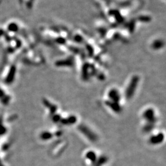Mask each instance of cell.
Masks as SVG:
<instances>
[{
    "label": "cell",
    "instance_id": "obj_1",
    "mask_svg": "<svg viewBox=\"0 0 166 166\" xmlns=\"http://www.w3.org/2000/svg\"><path fill=\"white\" fill-rule=\"evenodd\" d=\"M139 81H140V79L138 76H134L131 78L128 87L126 88L125 90V96L128 99H130L134 96L138 85Z\"/></svg>",
    "mask_w": 166,
    "mask_h": 166
},
{
    "label": "cell",
    "instance_id": "obj_2",
    "mask_svg": "<svg viewBox=\"0 0 166 166\" xmlns=\"http://www.w3.org/2000/svg\"><path fill=\"white\" fill-rule=\"evenodd\" d=\"M78 129L90 142H95L97 141V135L95 132H94V131L92 130L88 126H86L84 124L80 125L78 127Z\"/></svg>",
    "mask_w": 166,
    "mask_h": 166
},
{
    "label": "cell",
    "instance_id": "obj_3",
    "mask_svg": "<svg viewBox=\"0 0 166 166\" xmlns=\"http://www.w3.org/2000/svg\"><path fill=\"white\" fill-rule=\"evenodd\" d=\"M143 118L147 121L146 124L155 125L157 121V118L155 115V111L152 108H148L143 113Z\"/></svg>",
    "mask_w": 166,
    "mask_h": 166
},
{
    "label": "cell",
    "instance_id": "obj_4",
    "mask_svg": "<svg viewBox=\"0 0 166 166\" xmlns=\"http://www.w3.org/2000/svg\"><path fill=\"white\" fill-rule=\"evenodd\" d=\"M108 100L119 103L121 98V95L119 91L116 89H111L108 93Z\"/></svg>",
    "mask_w": 166,
    "mask_h": 166
},
{
    "label": "cell",
    "instance_id": "obj_5",
    "mask_svg": "<svg viewBox=\"0 0 166 166\" xmlns=\"http://www.w3.org/2000/svg\"><path fill=\"white\" fill-rule=\"evenodd\" d=\"M43 102L45 107L49 109V113H50V115L51 116H53L54 115H55V114H56V112H57V106L56 105L52 104L51 102H49V100H48L47 99H45V98H44L43 100Z\"/></svg>",
    "mask_w": 166,
    "mask_h": 166
},
{
    "label": "cell",
    "instance_id": "obj_6",
    "mask_svg": "<svg viewBox=\"0 0 166 166\" xmlns=\"http://www.w3.org/2000/svg\"><path fill=\"white\" fill-rule=\"evenodd\" d=\"M164 135L162 133H159L157 135H152L150 138L149 142L151 145H158L163 142Z\"/></svg>",
    "mask_w": 166,
    "mask_h": 166
},
{
    "label": "cell",
    "instance_id": "obj_7",
    "mask_svg": "<svg viewBox=\"0 0 166 166\" xmlns=\"http://www.w3.org/2000/svg\"><path fill=\"white\" fill-rule=\"evenodd\" d=\"M105 104L106 105L108 106L110 109H111V110H113L115 113H120L122 110V107H121L119 103L112 102L108 100L105 102Z\"/></svg>",
    "mask_w": 166,
    "mask_h": 166
},
{
    "label": "cell",
    "instance_id": "obj_8",
    "mask_svg": "<svg viewBox=\"0 0 166 166\" xmlns=\"http://www.w3.org/2000/svg\"><path fill=\"white\" fill-rule=\"evenodd\" d=\"M76 121H77L76 117L74 115H72L66 118H62L61 121H60V123L62 124V125H69L76 123Z\"/></svg>",
    "mask_w": 166,
    "mask_h": 166
},
{
    "label": "cell",
    "instance_id": "obj_9",
    "mask_svg": "<svg viewBox=\"0 0 166 166\" xmlns=\"http://www.w3.org/2000/svg\"><path fill=\"white\" fill-rule=\"evenodd\" d=\"M15 74H16V68L14 67H12L10 69L8 75L7 76V77H6L5 79V83L6 84L12 83L14 79Z\"/></svg>",
    "mask_w": 166,
    "mask_h": 166
},
{
    "label": "cell",
    "instance_id": "obj_10",
    "mask_svg": "<svg viewBox=\"0 0 166 166\" xmlns=\"http://www.w3.org/2000/svg\"><path fill=\"white\" fill-rule=\"evenodd\" d=\"M85 157L87 159H88L91 162V163L94 165V164L95 163L97 159V156L95 152L93 151H89L88 152H87V153L85 154Z\"/></svg>",
    "mask_w": 166,
    "mask_h": 166
},
{
    "label": "cell",
    "instance_id": "obj_11",
    "mask_svg": "<svg viewBox=\"0 0 166 166\" xmlns=\"http://www.w3.org/2000/svg\"><path fill=\"white\" fill-rule=\"evenodd\" d=\"M108 160V158L107 156L102 155L97 157L95 163L94 164V166H102L105 163H107Z\"/></svg>",
    "mask_w": 166,
    "mask_h": 166
},
{
    "label": "cell",
    "instance_id": "obj_12",
    "mask_svg": "<svg viewBox=\"0 0 166 166\" xmlns=\"http://www.w3.org/2000/svg\"><path fill=\"white\" fill-rule=\"evenodd\" d=\"M164 44L162 43V41L161 39H156L154 41L152 42L151 46L152 48L154 49H160L161 48H162V46H164Z\"/></svg>",
    "mask_w": 166,
    "mask_h": 166
},
{
    "label": "cell",
    "instance_id": "obj_13",
    "mask_svg": "<svg viewBox=\"0 0 166 166\" xmlns=\"http://www.w3.org/2000/svg\"><path fill=\"white\" fill-rule=\"evenodd\" d=\"M53 137L52 133L48 131H44L40 134V138L43 140H50Z\"/></svg>",
    "mask_w": 166,
    "mask_h": 166
},
{
    "label": "cell",
    "instance_id": "obj_14",
    "mask_svg": "<svg viewBox=\"0 0 166 166\" xmlns=\"http://www.w3.org/2000/svg\"><path fill=\"white\" fill-rule=\"evenodd\" d=\"M11 100V96L9 95H5L1 98V102L3 105H7Z\"/></svg>",
    "mask_w": 166,
    "mask_h": 166
},
{
    "label": "cell",
    "instance_id": "obj_15",
    "mask_svg": "<svg viewBox=\"0 0 166 166\" xmlns=\"http://www.w3.org/2000/svg\"><path fill=\"white\" fill-rule=\"evenodd\" d=\"M52 118V121L55 123H60V121H61V119H62V116L58 115V114H55L53 116H51Z\"/></svg>",
    "mask_w": 166,
    "mask_h": 166
},
{
    "label": "cell",
    "instance_id": "obj_16",
    "mask_svg": "<svg viewBox=\"0 0 166 166\" xmlns=\"http://www.w3.org/2000/svg\"><path fill=\"white\" fill-rule=\"evenodd\" d=\"M6 132H7V129H6L5 126L3 125L1 119H0V135H4Z\"/></svg>",
    "mask_w": 166,
    "mask_h": 166
},
{
    "label": "cell",
    "instance_id": "obj_17",
    "mask_svg": "<svg viewBox=\"0 0 166 166\" xmlns=\"http://www.w3.org/2000/svg\"><path fill=\"white\" fill-rule=\"evenodd\" d=\"M5 95L4 91L1 88H0V98H2Z\"/></svg>",
    "mask_w": 166,
    "mask_h": 166
},
{
    "label": "cell",
    "instance_id": "obj_18",
    "mask_svg": "<svg viewBox=\"0 0 166 166\" xmlns=\"http://www.w3.org/2000/svg\"><path fill=\"white\" fill-rule=\"evenodd\" d=\"M0 166H4V165L2 164V163H1V161H0Z\"/></svg>",
    "mask_w": 166,
    "mask_h": 166
}]
</instances>
